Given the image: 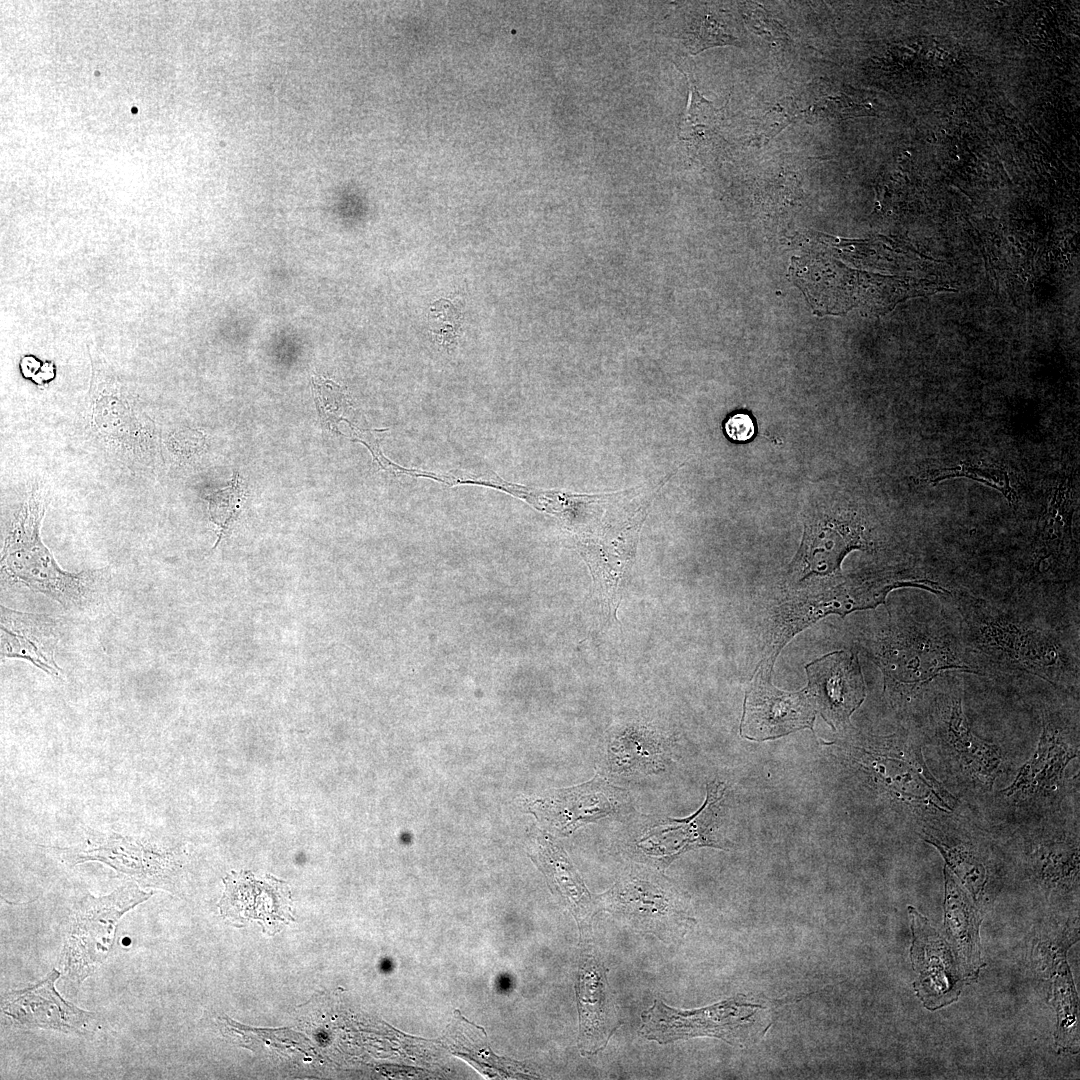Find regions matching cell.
<instances>
[{"instance_id": "7c38bea8", "label": "cell", "mask_w": 1080, "mask_h": 1080, "mask_svg": "<svg viewBox=\"0 0 1080 1080\" xmlns=\"http://www.w3.org/2000/svg\"><path fill=\"white\" fill-rule=\"evenodd\" d=\"M806 687L823 718L833 726L846 722L866 697L858 657L851 651H834L805 667Z\"/></svg>"}, {"instance_id": "d4e9b609", "label": "cell", "mask_w": 1080, "mask_h": 1080, "mask_svg": "<svg viewBox=\"0 0 1080 1080\" xmlns=\"http://www.w3.org/2000/svg\"><path fill=\"white\" fill-rule=\"evenodd\" d=\"M724 432L733 442H747L755 435V424L749 414L737 412L725 420Z\"/></svg>"}, {"instance_id": "d6986e66", "label": "cell", "mask_w": 1080, "mask_h": 1080, "mask_svg": "<svg viewBox=\"0 0 1080 1080\" xmlns=\"http://www.w3.org/2000/svg\"><path fill=\"white\" fill-rule=\"evenodd\" d=\"M941 726L947 743L958 753L961 763L988 782L1000 763L999 750L976 737L962 710L960 697L950 696L942 710Z\"/></svg>"}, {"instance_id": "ba28073f", "label": "cell", "mask_w": 1080, "mask_h": 1080, "mask_svg": "<svg viewBox=\"0 0 1080 1080\" xmlns=\"http://www.w3.org/2000/svg\"><path fill=\"white\" fill-rule=\"evenodd\" d=\"M772 665L771 658L762 662L746 693L741 734L749 739L777 738L812 728L814 722V703L806 688L795 693L775 688L771 682Z\"/></svg>"}, {"instance_id": "7402d4cb", "label": "cell", "mask_w": 1080, "mask_h": 1080, "mask_svg": "<svg viewBox=\"0 0 1080 1080\" xmlns=\"http://www.w3.org/2000/svg\"><path fill=\"white\" fill-rule=\"evenodd\" d=\"M964 477L980 482L999 491L1011 504H1016L1018 497L1011 487L1008 472L998 466L984 463L962 462L952 467L934 470L929 481L936 484L949 478Z\"/></svg>"}, {"instance_id": "44dd1931", "label": "cell", "mask_w": 1080, "mask_h": 1080, "mask_svg": "<svg viewBox=\"0 0 1080 1080\" xmlns=\"http://www.w3.org/2000/svg\"><path fill=\"white\" fill-rule=\"evenodd\" d=\"M690 104L679 127V138L692 145L709 144L719 135L722 111L706 100L699 92L690 73Z\"/></svg>"}, {"instance_id": "9a60e30c", "label": "cell", "mask_w": 1080, "mask_h": 1080, "mask_svg": "<svg viewBox=\"0 0 1080 1080\" xmlns=\"http://www.w3.org/2000/svg\"><path fill=\"white\" fill-rule=\"evenodd\" d=\"M60 973L53 969L37 984L14 990L2 997V1011L16 1023L27 1027L63 1032L83 1030L92 1014L66 1002L55 990Z\"/></svg>"}, {"instance_id": "ffe728a7", "label": "cell", "mask_w": 1080, "mask_h": 1080, "mask_svg": "<svg viewBox=\"0 0 1080 1080\" xmlns=\"http://www.w3.org/2000/svg\"><path fill=\"white\" fill-rule=\"evenodd\" d=\"M1074 756L1075 754L1064 740L1062 729L1052 721L1046 723L1037 753L1022 768L1017 779L1008 789L1009 795L1052 788L1054 783L1061 778L1067 762Z\"/></svg>"}, {"instance_id": "ac0fdd59", "label": "cell", "mask_w": 1080, "mask_h": 1080, "mask_svg": "<svg viewBox=\"0 0 1080 1080\" xmlns=\"http://www.w3.org/2000/svg\"><path fill=\"white\" fill-rule=\"evenodd\" d=\"M670 758L666 741L644 727H629L607 746V767L615 774H655L665 770Z\"/></svg>"}, {"instance_id": "cb8c5ba5", "label": "cell", "mask_w": 1080, "mask_h": 1080, "mask_svg": "<svg viewBox=\"0 0 1080 1080\" xmlns=\"http://www.w3.org/2000/svg\"><path fill=\"white\" fill-rule=\"evenodd\" d=\"M726 26L715 17L706 16L700 23L697 32V43L694 46L695 53L717 45H731L737 42V38L727 32Z\"/></svg>"}, {"instance_id": "6da1fadb", "label": "cell", "mask_w": 1080, "mask_h": 1080, "mask_svg": "<svg viewBox=\"0 0 1080 1080\" xmlns=\"http://www.w3.org/2000/svg\"><path fill=\"white\" fill-rule=\"evenodd\" d=\"M962 643L975 660L1037 675L1052 683L1078 679V656L1057 632L1022 621L982 599L958 594Z\"/></svg>"}, {"instance_id": "277c9868", "label": "cell", "mask_w": 1080, "mask_h": 1080, "mask_svg": "<svg viewBox=\"0 0 1080 1080\" xmlns=\"http://www.w3.org/2000/svg\"><path fill=\"white\" fill-rule=\"evenodd\" d=\"M152 892L127 882L106 896L86 894L75 906L63 950L66 972L83 981L108 956L117 922L123 914L146 901Z\"/></svg>"}, {"instance_id": "5b68a950", "label": "cell", "mask_w": 1080, "mask_h": 1080, "mask_svg": "<svg viewBox=\"0 0 1080 1080\" xmlns=\"http://www.w3.org/2000/svg\"><path fill=\"white\" fill-rule=\"evenodd\" d=\"M596 900L599 910L665 940L689 920L678 892L666 877L645 868L629 869Z\"/></svg>"}, {"instance_id": "30bf717a", "label": "cell", "mask_w": 1080, "mask_h": 1080, "mask_svg": "<svg viewBox=\"0 0 1080 1080\" xmlns=\"http://www.w3.org/2000/svg\"><path fill=\"white\" fill-rule=\"evenodd\" d=\"M703 805L682 819L662 818L645 828L636 840L641 853L662 866L669 865L682 853L699 847L722 848L716 837L726 787L714 780L706 786Z\"/></svg>"}, {"instance_id": "3957f363", "label": "cell", "mask_w": 1080, "mask_h": 1080, "mask_svg": "<svg viewBox=\"0 0 1080 1080\" xmlns=\"http://www.w3.org/2000/svg\"><path fill=\"white\" fill-rule=\"evenodd\" d=\"M87 419L92 435L117 459L141 471L157 470L161 456L157 426L116 380L94 382Z\"/></svg>"}, {"instance_id": "8992f818", "label": "cell", "mask_w": 1080, "mask_h": 1080, "mask_svg": "<svg viewBox=\"0 0 1080 1080\" xmlns=\"http://www.w3.org/2000/svg\"><path fill=\"white\" fill-rule=\"evenodd\" d=\"M761 1008L760 1004L749 1002L745 995L695 1010H678L654 1000L641 1014L639 1033L659 1044L703 1036L739 1044Z\"/></svg>"}, {"instance_id": "8fae6325", "label": "cell", "mask_w": 1080, "mask_h": 1080, "mask_svg": "<svg viewBox=\"0 0 1080 1080\" xmlns=\"http://www.w3.org/2000/svg\"><path fill=\"white\" fill-rule=\"evenodd\" d=\"M223 882L225 890L218 907L229 924L243 927L257 921L264 933L273 936L295 920L285 882L270 875L257 879L247 871L231 872Z\"/></svg>"}, {"instance_id": "e0dca14e", "label": "cell", "mask_w": 1080, "mask_h": 1080, "mask_svg": "<svg viewBox=\"0 0 1080 1080\" xmlns=\"http://www.w3.org/2000/svg\"><path fill=\"white\" fill-rule=\"evenodd\" d=\"M536 849V861L553 891L574 915L580 931L586 933L594 915L600 911L596 897L591 895L564 849L546 836L537 838Z\"/></svg>"}, {"instance_id": "7a4b0ae2", "label": "cell", "mask_w": 1080, "mask_h": 1080, "mask_svg": "<svg viewBox=\"0 0 1080 1080\" xmlns=\"http://www.w3.org/2000/svg\"><path fill=\"white\" fill-rule=\"evenodd\" d=\"M46 509L45 497L34 489L13 513L4 538L1 573L11 583L41 593L65 609L83 608L108 580V567L63 570L41 538Z\"/></svg>"}, {"instance_id": "52a82bcc", "label": "cell", "mask_w": 1080, "mask_h": 1080, "mask_svg": "<svg viewBox=\"0 0 1080 1080\" xmlns=\"http://www.w3.org/2000/svg\"><path fill=\"white\" fill-rule=\"evenodd\" d=\"M67 864L99 861L143 886L171 889L181 869V851L112 832L85 847H50Z\"/></svg>"}, {"instance_id": "603a6c76", "label": "cell", "mask_w": 1080, "mask_h": 1080, "mask_svg": "<svg viewBox=\"0 0 1080 1080\" xmlns=\"http://www.w3.org/2000/svg\"><path fill=\"white\" fill-rule=\"evenodd\" d=\"M244 494L238 480V473H234L227 487L217 490L206 497L210 519L219 528L216 545L219 544L222 536L236 518L245 499Z\"/></svg>"}, {"instance_id": "5bb4252c", "label": "cell", "mask_w": 1080, "mask_h": 1080, "mask_svg": "<svg viewBox=\"0 0 1080 1080\" xmlns=\"http://www.w3.org/2000/svg\"><path fill=\"white\" fill-rule=\"evenodd\" d=\"M579 1012L578 1047L583 1056L601 1051L618 1029L606 968L593 954L581 960L576 983Z\"/></svg>"}, {"instance_id": "2e32d148", "label": "cell", "mask_w": 1080, "mask_h": 1080, "mask_svg": "<svg viewBox=\"0 0 1080 1080\" xmlns=\"http://www.w3.org/2000/svg\"><path fill=\"white\" fill-rule=\"evenodd\" d=\"M0 607L1 656L29 661L49 676L61 679L62 669L55 660L58 622L48 615Z\"/></svg>"}, {"instance_id": "9c48e42d", "label": "cell", "mask_w": 1080, "mask_h": 1080, "mask_svg": "<svg viewBox=\"0 0 1080 1080\" xmlns=\"http://www.w3.org/2000/svg\"><path fill=\"white\" fill-rule=\"evenodd\" d=\"M624 791L599 775L577 786L551 790L526 802V807L549 831L560 836L620 811Z\"/></svg>"}, {"instance_id": "4fadbf2b", "label": "cell", "mask_w": 1080, "mask_h": 1080, "mask_svg": "<svg viewBox=\"0 0 1080 1080\" xmlns=\"http://www.w3.org/2000/svg\"><path fill=\"white\" fill-rule=\"evenodd\" d=\"M869 548L865 527L855 514L817 517L805 524L795 570L802 579L833 574L851 550Z\"/></svg>"}]
</instances>
